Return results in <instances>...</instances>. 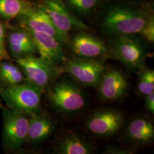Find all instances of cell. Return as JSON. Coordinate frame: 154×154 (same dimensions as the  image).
Wrapping results in <instances>:
<instances>
[{
  "label": "cell",
  "instance_id": "1",
  "mask_svg": "<svg viewBox=\"0 0 154 154\" xmlns=\"http://www.w3.org/2000/svg\"><path fill=\"white\" fill-rule=\"evenodd\" d=\"M152 16V8L147 5L119 4L111 6L105 12L100 25L103 32L109 37L137 34Z\"/></svg>",
  "mask_w": 154,
  "mask_h": 154
},
{
  "label": "cell",
  "instance_id": "2",
  "mask_svg": "<svg viewBox=\"0 0 154 154\" xmlns=\"http://www.w3.org/2000/svg\"><path fill=\"white\" fill-rule=\"evenodd\" d=\"M110 56L120 61L127 69L140 71L144 68L148 53L135 34L110 36L107 44Z\"/></svg>",
  "mask_w": 154,
  "mask_h": 154
},
{
  "label": "cell",
  "instance_id": "3",
  "mask_svg": "<svg viewBox=\"0 0 154 154\" xmlns=\"http://www.w3.org/2000/svg\"><path fill=\"white\" fill-rule=\"evenodd\" d=\"M42 93V89L28 81L9 86L1 95L11 110L32 115L40 107Z\"/></svg>",
  "mask_w": 154,
  "mask_h": 154
},
{
  "label": "cell",
  "instance_id": "4",
  "mask_svg": "<svg viewBox=\"0 0 154 154\" xmlns=\"http://www.w3.org/2000/svg\"><path fill=\"white\" fill-rule=\"evenodd\" d=\"M39 8L49 17L57 29L69 39V34L76 31H91L70 9L64 0H41Z\"/></svg>",
  "mask_w": 154,
  "mask_h": 154
},
{
  "label": "cell",
  "instance_id": "5",
  "mask_svg": "<svg viewBox=\"0 0 154 154\" xmlns=\"http://www.w3.org/2000/svg\"><path fill=\"white\" fill-rule=\"evenodd\" d=\"M105 58H74L66 60L57 67V75L67 73L78 83L86 86H97L103 72Z\"/></svg>",
  "mask_w": 154,
  "mask_h": 154
},
{
  "label": "cell",
  "instance_id": "6",
  "mask_svg": "<svg viewBox=\"0 0 154 154\" xmlns=\"http://www.w3.org/2000/svg\"><path fill=\"white\" fill-rule=\"evenodd\" d=\"M49 99L57 110L64 113H72L82 110L86 104L82 91L72 82L62 80L51 88Z\"/></svg>",
  "mask_w": 154,
  "mask_h": 154
},
{
  "label": "cell",
  "instance_id": "7",
  "mask_svg": "<svg viewBox=\"0 0 154 154\" xmlns=\"http://www.w3.org/2000/svg\"><path fill=\"white\" fill-rule=\"evenodd\" d=\"M69 36L68 44L78 58L99 59L110 56L107 44L88 31H76Z\"/></svg>",
  "mask_w": 154,
  "mask_h": 154
},
{
  "label": "cell",
  "instance_id": "8",
  "mask_svg": "<svg viewBox=\"0 0 154 154\" xmlns=\"http://www.w3.org/2000/svg\"><path fill=\"white\" fill-rule=\"evenodd\" d=\"M3 135L6 145L12 149H20L28 140L29 119L27 114L3 109Z\"/></svg>",
  "mask_w": 154,
  "mask_h": 154
},
{
  "label": "cell",
  "instance_id": "9",
  "mask_svg": "<svg viewBox=\"0 0 154 154\" xmlns=\"http://www.w3.org/2000/svg\"><path fill=\"white\" fill-rule=\"evenodd\" d=\"M16 62L22 68L28 82L42 90L57 75V68L34 55L18 58Z\"/></svg>",
  "mask_w": 154,
  "mask_h": 154
},
{
  "label": "cell",
  "instance_id": "10",
  "mask_svg": "<svg viewBox=\"0 0 154 154\" xmlns=\"http://www.w3.org/2000/svg\"><path fill=\"white\" fill-rule=\"evenodd\" d=\"M124 117L121 112L104 109L94 113L86 123L89 132L100 137H110L118 132L123 126Z\"/></svg>",
  "mask_w": 154,
  "mask_h": 154
},
{
  "label": "cell",
  "instance_id": "11",
  "mask_svg": "<svg viewBox=\"0 0 154 154\" xmlns=\"http://www.w3.org/2000/svg\"><path fill=\"white\" fill-rule=\"evenodd\" d=\"M126 77L116 69L105 70L97 86L99 97L105 101H116L123 98L128 89Z\"/></svg>",
  "mask_w": 154,
  "mask_h": 154
},
{
  "label": "cell",
  "instance_id": "12",
  "mask_svg": "<svg viewBox=\"0 0 154 154\" xmlns=\"http://www.w3.org/2000/svg\"><path fill=\"white\" fill-rule=\"evenodd\" d=\"M26 30L31 34L39 57L43 60L57 69L58 64L66 61L67 58L62 48L63 44L59 40L47 34Z\"/></svg>",
  "mask_w": 154,
  "mask_h": 154
},
{
  "label": "cell",
  "instance_id": "13",
  "mask_svg": "<svg viewBox=\"0 0 154 154\" xmlns=\"http://www.w3.org/2000/svg\"><path fill=\"white\" fill-rule=\"evenodd\" d=\"M19 18L23 29L49 34L59 40L63 44H68L69 39L57 29L49 17L38 6H35L32 11Z\"/></svg>",
  "mask_w": 154,
  "mask_h": 154
},
{
  "label": "cell",
  "instance_id": "14",
  "mask_svg": "<svg viewBox=\"0 0 154 154\" xmlns=\"http://www.w3.org/2000/svg\"><path fill=\"white\" fill-rule=\"evenodd\" d=\"M127 137L137 144H147L154 138V125L147 119L139 117L133 119L127 128Z\"/></svg>",
  "mask_w": 154,
  "mask_h": 154
},
{
  "label": "cell",
  "instance_id": "15",
  "mask_svg": "<svg viewBox=\"0 0 154 154\" xmlns=\"http://www.w3.org/2000/svg\"><path fill=\"white\" fill-rule=\"evenodd\" d=\"M9 46L12 54L21 58L33 55L37 51L31 34L25 29L11 33L9 37Z\"/></svg>",
  "mask_w": 154,
  "mask_h": 154
},
{
  "label": "cell",
  "instance_id": "16",
  "mask_svg": "<svg viewBox=\"0 0 154 154\" xmlns=\"http://www.w3.org/2000/svg\"><path fill=\"white\" fill-rule=\"evenodd\" d=\"M29 119L28 140L38 142L49 138L54 130V125L51 119L46 116L33 114Z\"/></svg>",
  "mask_w": 154,
  "mask_h": 154
},
{
  "label": "cell",
  "instance_id": "17",
  "mask_svg": "<svg viewBox=\"0 0 154 154\" xmlns=\"http://www.w3.org/2000/svg\"><path fill=\"white\" fill-rule=\"evenodd\" d=\"M93 146L81 136L70 134L65 135L58 142L56 152L60 154H90L94 151Z\"/></svg>",
  "mask_w": 154,
  "mask_h": 154
},
{
  "label": "cell",
  "instance_id": "18",
  "mask_svg": "<svg viewBox=\"0 0 154 154\" xmlns=\"http://www.w3.org/2000/svg\"><path fill=\"white\" fill-rule=\"evenodd\" d=\"M34 6L26 0H0V16L9 19L20 17Z\"/></svg>",
  "mask_w": 154,
  "mask_h": 154
},
{
  "label": "cell",
  "instance_id": "19",
  "mask_svg": "<svg viewBox=\"0 0 154 154\" xmlns=\"http://www.w3.org/2000/svg\"><path fill=\"white\" fill-rule=\"evenodd\" d=\"M76 15L86 16L91 14L105 2V0H64Z\"/></svg>",
  "mask_w": 154,
  "mask_h": 154
},
{
  "label": "cell",
  "instance_id": "20",
  "mask_svg": "<svg viewBox=\"0 0 154 154\" xmlns=\"http://www.w3.org/2000/svg\"><path fill=\"white\" fill-rule=\"evenodd\" d=\"M138 80V91L142 95L146 96L154 92V71L152 69H142Z\"/></svg>",
  "mask_w": 154,
  "mask_h": 154
},
{
  "label": "cell",
  "instance_id": "21",
  "mask_svg": "<svg viewBox=\"0 0 154 154\" xmlns=\"http://www.w3.org/2000/svg\"><path fill=\"white\" fill-rule=\"evenodd\" d=\"M144 38L150 42L154 41V16L151 17L139 33Z\"/></svg>",
  "mask_w": 154,
  "mask_h": 154
},
{
  "label": "cell",
  "instance_id": "22",
  "mask_svg": "<svg viewBox=\"0 0 154 154\" xmlns=\"http://www.w3.org/2000/svg\"><path fill=\"white\" fill-rule=\"evenodd\" d=\"M18 69L17 66L11 63L3 62L0 64V76L3 79L11 73L16 72Z\"/></svg>",
  "mask_w": 154,
  "mask_h": 154
},
{
  "label": "cell",
  "instance_id": "23",
  "mask_svg": "<svg viewBox=\"0 0 154 154\" xmlns=\"http://www.w3.org/2000/svg\"><path fill=\"white\" fill-rule=\"evenodd\" d=\"M3 79L11 85L18 84L23 80V76L22 72L18 69L16 72H14L10 75L3 78Z\"/></svg>",
  "mask_w": 154,
  "mask_h": 154
},
{
  "label": "cell",
  "instance_id": "24",
  "mask_svg": "<svg viewBox=\"0 0 154 154\" xmlns=\"http://www.w3.org/2000/svg\"><path fill=\"white\" fill-rule=\"evenodd\" d=\"M135 151L131 149L118 147L115 146H108L103 150V154H132Z\"/></svg>",
  "mask_w": 154,
  "mask_h": 154
},
{
  "label": "cell",
  "instance_id": "25",
  "mask_svg": "<svg viewBox=\"0 0 154 154\" xmlns=\"http://www.w3.org/2000/svg\"><path fill=\"white\" fill-rule=\"evenodd\" d=\"M145 106L147 111L154 114V92L146 96Z\"/></svg>",
  "mask_w": 154,
  "mask_h": 154
},
{
  "label": "cell",
  "instance_id": "26",
  "mask_svg": "<svg viewBox=\"0 0 154 154\" xmlns=\"http://www.w3.org/2000/svg\"><path fill=\"white\" fill-rule=\"evenodd\" d=\"M4 38H5V35H4V27L1 23L0 22V49L2 50L3 51L5 52V44H4Z\"/></svg>",
  "mask_w": 154,
  "mask_h": 154
},
{
  "label": "cell",
  "instance_id": "27",
  "mask_svg": "<svg viewBox=\"0 0 154 154\" xmlns=\"http://www.w3.org/2000/svg\"><path fill=\"white\" fill-rule=\"evenodd\" d=\"M0 55H2V56L4 58V59L8 57V56L7 53H5V52L3 51L1 49H0Z\"/></svg>",
  "mask_w": 154,
  "mask_h": 154
}]
</instances>
